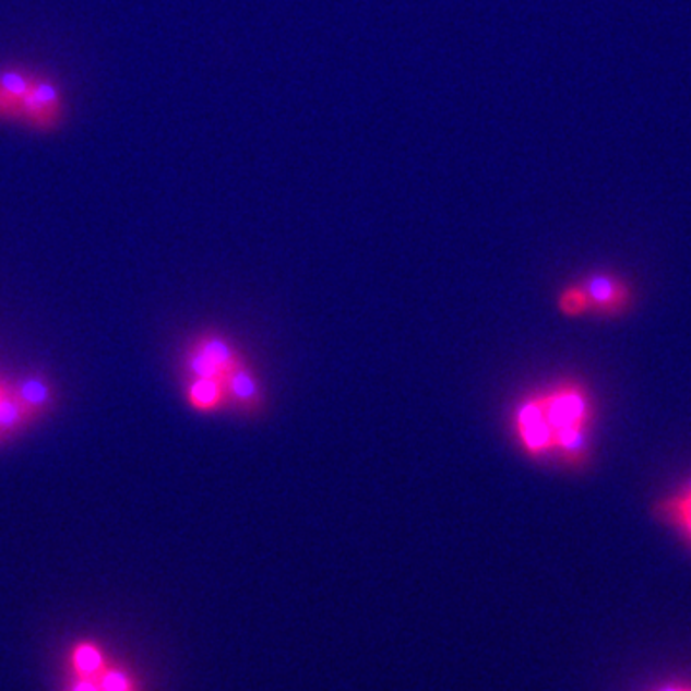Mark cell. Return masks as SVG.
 I'll use <instances>...</instances> for the list:
<instances>
[{
    "label": "cell",
    "instance_id": "cell-13",
    "mask_svg": "<svg viewBox=\"0 0 691 691\" xmlns=\"http://www.w3.org/2000/svg\"><path fill=\"white\" fill-rule=\"evenodd\" d=\"M557 310L567 319H579L584 315H592L588 293L579 281L564 285L557 295Z\"/></svg>",
    "mask_w": 691,
    "mask_h": 691
},
{
    "label": "cell",
    "instance_id": "cell-17",
    "mask_svg": "<svg viewBox=\"0 0 691 691\" xmlns=\"http://www.w3.org/2000/svg\"><path fill=\"white\" fill-rule=\"evenodd\" d=\"M4 390H7V386H2V384H0V396H2V392H4Z\"/></svg>",
    "mask_w": 691,
    "mask_h": 691
},
{
    "label": "cell",
    "instance_id": "cell-10",
    "mask_svg": "<svg viewBox=\"0 0 691 691\" xmlns=\"http://www.w3.org/2000/svg\"><path fill=\"white\" fill-rule=\"evenodd\" d=\"M184 396L189 406L200 414H215V412L227 409V392L223 382L217 379L191 377Z\"/></svg>",
    "mask_w": 691,
    "mask_h": 691
},
{
    "label": "cell",
    "instance_id": "cell-2",
    "mask_svg": "<svg viewBox=\"0 0 691 691\" xmlns=\"http://www.w3.org/2000/svg\"><path fill=\"white\" fill-rule=\"evenodd\" d=\"M511 430L521 452L528 460L536 463L553 461L556 434L549 425L540 390H534L519 400L511 414Z\"/></svg>",
    "mask_w": 691,
    "mask_h": 691
},
{
    "label": "cell",
    "instance_id": "cell-9",
    "mask_svg": "<svg viewBox=\"0 0 691 691\" xmlns=\"http://www.w3.org/2000/svg\"><path fill=\"white\" fill-rule=\"evenodd\" d=\"M652 511L659 523L672 528L691 548V501L688 498L675 490L655 501Z\"/></svg>",
    "mask_w": 691,
    "mask_h": 691
},
{
    "label": "cell",
    "instance_id": "cell-7",
    "mask_svg": "<svg viewBox=\"0 0 691 691\" xmlns=\"http://www.w3.org/2000/svg\"><path fill=\"white\" fill-rule=\"evenodd\" d=\"M35 72L27 65L0 68V123H17Z\"/></svg>",
    "mask_w": 691,
    "mask_h": 691
},
{
    "label": "cell",
    "instance_id": "cell-14",
    "mask_svg": "<svg viewBox=\"0 0 691 691\" xmlns=\"http://www.w3.org/2000/svg\"><path fill=\"white\" fill-rule=\"evenodd\" d=\"M27 419L29 415L22 406V402L17 400L14 390H4L0 396V437L16 432Z\"/></svg>",
    "mask_w": 691,
    "mask_h": 691
},
{
    "label": "cell",
    "instance_id": "cell-15",
    "mask_svg": "<svg viewBox=\"0 0 691 691\" xmlns=\"http://www.w3.org/2000/svg\"><path fill=\"white\" fill-rule=\"evenodd\" d=\"M655 691H691V683L672 682Z\"/></svg>",
    "mask_w": 691,
    "mask_h": 691
},
{
    "label": "cell",
    "instance_id": "cell-11",
    "mask_svg": "<svg viewBox=\"0 0 691 691\" xmlns=\"http://www.w3.org/2000/svg\"><path fill=\"white\" fill-rule=\"evenodd\" d=\"M110 660V655L103 645L93 640H81L72 645L68 653V670L70 675H91L96 672Z\"/></svg>",
    "mask_w": 691,
    "mask_h": 691
},
{
    "label": "cell",
    "instance_id": "cell-5",
    "mask_svg": "<svg viewBox=\"0 0 691 691\" xmlns=\"http://www.w3.org/2000/svg\"><path fill=\"white\" fill-rule=\"evenodd\" d=\"M588 293L592 315L619 319L634 308V288L627 278L612 271H594L581 278Z\"/></svg>",
    "mask_w": 691,
    "mask_h": 691
},
{
    "label": "cell",
    "instance_id": "cell-3",
    "mask_svg": "<svg viewBox=\"0 0 691 691\" xmlns=\"http://www.w3.org/2000/svg\"><path fill=\"white\" fill-rule=\"evenodd\" d=\"M65 120L64 91L47 73L35 72L17 123L33 133L48 135L62 128Z\"/></svg>",
    "mask_w": 691,
    "mask_h": 691
},
{
    "label": "cell",
    "instance_id": "cell-1",
    "mask_svg": "<svg viewBox=\"0 0 691 691\" xmlns=\"http://www.w3.org/2000/svg\"><path fill=\"white\" fill-rule=\"evenodd\" d=\"M540 392L556 434L553 463L569 470L584 469L592 452V425L596 419L589 390L576 379H561Z\"/></svg>",
    "mask_w": 691,
    "mask_h": 691
},
{
    "label": "cell",
    "instance_id": "cell-4",
    "mask_svg": "<svg viewBox=\"0 0 691 691\" xmlns=\"http://www.w3.org/2000/svg\"><path fill=\"white\" fill-rule=\"evenodd\" d=\"M240 361H245V356L235 346V342L222 333L200 334L184 354L187 373L222 382Z\"/></svg>",
    "mask_w": 691,
    "mask_h": 691
},
{
    "label": "cell",
    "instance_id": "cell-12",
    "mask_svg": "<svg viewBox=\"0 0 691 691\" xmlns=\"http://www.w3.org/2000/svg\"><path fill=\"white\" fill-rule=\"evenodd\" d=\"M12 390L29 417L47 412L52 404V389L40 377H25Z\"/></svg>",
    "mask_w": 691,
    "mask_h": 691
},
{
    "label": "cell",
    "instance_id": "cell-6",
    "mask_svg": "<svg viewBox=\"0 0 691 691\" xmlns=\"http://www.w3.org/2000/svg\"><path fill=\"white\" fill-rule=\"evenodd\" d=\"M227 392V409L245 417H258L265 409V390L247 359L230 371L223 381Z\"/></svg>",
    "mask_w": 691,
    "mask_h": 691
},
{
    "label": "cell",
    "instance_id": "cell-8",
    "mask_svg": "<svg viewBox=\"0 0 691 691\" xmlns=\"http://www.w3.org/2000/svg\"><path fill=\"white\" fill-rule=\"evenodd\" d=\"M65 691H141L139 680L116 660L91 675H70Z\"/></svg>",
    "mask_w": 691,
    "mask_h": 691
},
{
    "label": "cell",
    "instance_id": "cell-16",
    "mask_svg": "<svg viewBox=\"0 0 691 691\" xmlns=\"http://www.w3.org/2000/svg\"><path fill=\"white\" fill-rule=\"evenodd\" d=\"M678 492L682 493L683 498H688V500L691 501V478H688V480L678 488Z\"/></svg>",
    "mask_w": 691,
    "mask_h": 691
}]
</instances>
